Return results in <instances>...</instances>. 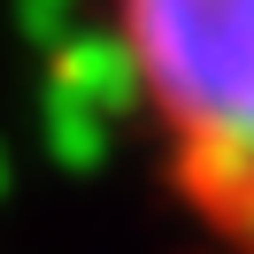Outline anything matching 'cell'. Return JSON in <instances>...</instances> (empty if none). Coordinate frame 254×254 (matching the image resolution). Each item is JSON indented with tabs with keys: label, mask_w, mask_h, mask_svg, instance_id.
I'll return each mask as SVG.
<instances>
[{
	"label": "cell",
	"mask_w": 254,
	"mask_h": 254,
	"mask_svg": "<svg viewBox=\"0 0 254 254\" xmlns=\"http://www.w3.org/2000/svg\"><path fill=\"white\" fill-rule=\"evenodd\" d=\"M154 192L208 254H254V0H100Z\"/></svg>",
	"instance_id": "6da1fadb"
}]
</instances>
